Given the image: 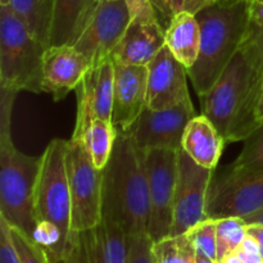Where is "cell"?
I'll list each match as a JSON object with an SVG mask.
<instances>
[{
	"instance_id": "cell-39",
	"label": "cell",
	"mask_w": 263,
	"mask_h": 263,
	"mask_svg": "<svg viewBox=\"0 0 263 263\" xmlns=\"http://www.w3.org/2000/svg\"><path fill=\"white\" fill-rule=\"evenodd\" d=\"M257 120H258V123H259V125H261V123H263V90H262L261 100H259L258 112H257Z\"/></svg>"
},
{
	"instance_id": "cell-1",
	"label": "cell",
	"mask_w": 263,
	"mask_h": 263,
	"mask_svg": "<svg viewBox=\"0 0 263 263\" xmlns=\"http://www.w3.org/2000/svg\"><path fill=\"white\" fill-rule=\"evenodd\" d=\"M262 90L263 57L251 30L215 85L199 95L200 110L226 144L244 141L259 126L257 112Z\"/></svg>"
},
{
	"instance_id": "cell-25",
	"label": "cell",
	"mask_w": 263,
	"mask_h": 263,
	"mask_svg": "<svg viewBox=\"0 0 263 263\" xmlns=\"http://www.w3.org/2000/svg\"><path fill=\"white\" fill-rule=\"evenodd\" d=\"M217 225V261L235 253L247 238V225L243 218L225 217L216 220Z\"/></svg>"
},
{
	"instance_id": "cell-27",
	"label": "cell",
	"mask_w": 263,
	"mask_h": 263,
	"mask_svg": "<svg viewBox=\"0 0 263 263\" xmlns=\"http://www.w3.org/2000/svg\"><path fill=\"white\" fill-rule=\"evenodd\" d=\"M10 235L20 256L21 263H53L49 252L25 231L10 226Z\"/></svg>"
},
{
	"instance_id": "cell-12",
	"label": "cell",
	"mask_w": 263,
	"mask_h": 263,
	"mask_svg": "<svg viewBox=\"0 0 263 263\" xmlns=\"http://www.w3.org/2000/svg\"><path fill=\"white\" fill-rule=\"evenodd\" d=\"M131 21L125 0H99L91 21L74 46L92 66L112 58Z\"/></svg>"
},
{
	"instance_id": "cell-3",
	"label": "cell",
	"mask_w": 263,
	"mask_h": 263,
	"mask_svg": "<svg viewBox=\"0 0 263 263\" xmlns=\"http://www.w3.org/2000/svg\"><path fill=\"white\" fill-rule=\"evenodd\" d=\"M17 92L0 89V216L35 238V192L41 156L18 151L12 139V109Z\"/></svg>"
},
{
	"instance_id": "cell-37",
	"label": "cell",
	"mask_w": 263,
	"mask_h": 263,
	"mask_svg": "<svg viewBox=\"0 0 263 263\" xmlns=\"http://www.w3.org/2000/svg\"><path fill=\"white\" fill-rule=\"evenodd\" d=\"M243 220L247 225H252V223H258V225H263V210L258 211L257 213H253V215L248 216V217H244Z\"/></svg>"
},
{
	"instance_id": "cell-15",
	"label": "cell",
	"mask_w": 263,
	"mask_h": 263,
	"mask_svg": "<svg viewBox=\"0 0 263 263\" xmlns=\"http://www.w3.org/2000/svg\"><path fill=\"white\" fill-rule=\"evenodd\" d=\"M112 123L118 133H125L135 123L146 107L148 66L128 64L113 59Z\"/></svg>"
},
{
	"instance_id": "cell-7",
	"label": "cell",
	"mask_w": 263,
	"mask_h": 263,
	"mask_svg": "<svg viewBox=\"0 0 263 263\" xmlns=\"http://www.w3.org/2000/svg\"><path fill=\"white\" fill-rule=\"evenodd\" d=\"M263 210V168L233 164L213 174L207 198V217L244 218Z\"/></svg>"
},
{
	"instance_id": "cell-17",
	"label": "cell",
	"mask_w": 263,
	"mask_h": 263,
	"mask_svg": "<svg viewBox=\"0 0 263 263\" xmlns=\"http://www.w3.org/2000/svg\"><path fill=\"white\" fill-rule=\"evenodd\" d=\"M92 67L74 45H50L45 49L43 64V92L55 102L64 99L81 84Z\"/></svg>"
},
{
	"instance_id": "cell-4",
	"label": "cell",
	"mask_w": 263,
	"mask_h": 263,
	"mask_svg": "<svg viewBox=\"0 0 263 263\" xmlns=\"http://www.w3.org/2000/svg\"><path fill=\"white\" fill-rule=\"evenodd\" d=\"M67 140L53 139L41 154V167L35 192L37 229L33 240L61 259L73 247L72 203L66 164Z\"/></svg>"
},
{
	"instance_id": "cell-23",
	"label": "cell",
	"mask_w": 263,
	"mask_h": 263,
	"mask_svg": "<svg viewBox=\"0 0 263 263\" xmlns=\"http://www.w3.org/2000/svg\"><path fill=\"white\" fill-rule=\"evenodd\" d=\"M117 130L112 121L95 118L90 122L82 135L81 141L86 146L92 162L98 170H104L112 156Z\"/></svg>"
},
{
	"instance_id": "cell-21",
	"label": "cell",
	"mask_w": 263,
	"mask_h": 263,
	"mask_svg": "<svg viewBox=\"0 0 263 263\" xmlns=\"http://www.w3.org/2000/svg\"><path fill=\"white\" fill-rule=\"evenodd\" d=\"M166 46L186 69L197 62L200 48V27L197 17L181 12L174 14L166 27Z\"/></svg>"
},
{
	"instance_id": "cell-42",
	"label": "cell",
	"mask_w": 263,
	"mask_h": 263,
	"mask_svg": "<svg viewBox=\"0 0 263 263\" xmlns=\"http://www.w3.org/2000/svg\"><path fill=\"white\" fill-rule=\"evenodd\" d=\"M9 3V0H0V4H8Z\"/></svg>"
},
{
	"instance_id": "cell-33",
	"label": "cell",
	"mask_w": 263,
	"mask_h": 263,
	"mask_svg": "<svg viewBox=\"0 0 263 263\" xmlns=\"http://www.w3.org/2000/svg\"><path fill=\"white\" fill-rule=\"evenodd\" d=\"M249 21L253 30H263V0H247Z\"/></svg>"
},
{
	"instance_id": "cell-29",
	"label": "cell",
	"mask_w": 263,
	"mask_h": 263,
	"mask_svg": "<svg viewBox=\"0 0 263 263\" xmlns=\"http://www.w3.org/2000/svg\"><path fill=\"white\" fill-rule=\"evenodd\" d=\"M153 246L154 241L148 233L128 236L127 263H156Z\"/></svg>"
},
{
	"instance_id": "cell-13",
	"label": "cell",
	"mask_w": 263,
	"mask_h": 263,
	"mask_svg": "<svg viewBox=\"0 0 263 263\" xmlns=\"http://www.w3.org/2000/svg\"><path fill=\"white\" fill-rule=\"evenodd\" d=\"M130 14L127 30L113 51L112 58L123 63L148 66L166 46V28L159 22L151 2L134 7Z\"/></svg>"
},
{
	"instance_id": "cell-34",
	"label": "cell",
	"mask_w": 263,
	"mask_h": 263,
	"mask_svg": "<svg viewBox=\"0 0 263 263\" xmlns=\"http://www.w3.org/2000/svg\"><path fill=\"white\" fill-rule=\"evenodd\" d=\"M152 4H153L154 9H156L157 17H158L159 22L162 23L164 28L168 26L170 21L174 17V13H172L171 8H170L168 0H151Z\"/></svg>"
},
{
	"instance_id": "cell-14",
	"label": "cell",
	"mask_w": 263,
	"mask_h": 263,
	"mask_svg": "<svg viewBox=\"0 0 263 263\" xmlns=\"http://www.w3.org/2000/svg\"><path fill=\"white\" fill-rule=\"evenodd\" d=\"M115 63L108 58L90 68L76 87V125L71 138L81 140L85 130L95 118L112 121Z\"/></svg>"
},
{
	"instance_id": "cell-28",
	"label": "cell",
	"mask_w": 263,
	"mask_h": 263,
	"mask_svg": "<svg viewBox=\"0 0 263 263\" xmlns=\"http://www.w3.org/2000/svg\"><path fill=\"white\" fill-rule=\"evenodd\" d=\"M231 164L236 168H263V123L244 140L240 154Z\"/></svg>"
},
{
	"instance_id": "cell-20",
	"label": "cell",
	"mask_w": 263,
	"mask_h": 263,
	"mask_svg": "<svg viewBox=\"0 0 263 263\" xmlns=\"http://www.w3.org/2000/svg\"><path fill=\"white\" fill-rule=\"evenodd\" d=\"M225 140L205 116H195L185 128L182 151L205 168L216 170Z\"/></svg>"
},
{
	"instance_id": "cell-40",
	"label": "cell",
	"mask_w": 263,
	"mask_h": 263,
	"mask_svg": "<svg viewBox=\"0 0 263 263\" xmlns=\"http://www.w3.org/2000/svg\"><path fill=\"white\" fill-rule=\"evenodd\" d=\"M197 263H217L215 259H211L210 257H205L203 254L197 253Z\"/></svg>"
},
{
	"instance_id": "cell-6",
	"label": "cell",
	"mask_w": 263,
	"mask_h": 263,
	"mask_svg": "<svg viewBox=\"0 0 263 263\" xmlns=\"http://www.w3.org/2000/svg\"><path fill=\"white\" fill-rule=\"evenodd\" d=\"M44 46L8 4H0V89L43 92Z\"/></svg>"
},
{
	"instance_id": "cell-43",
	"label": "cell",
	"mask_w": 263,
	"mask_h": 263,
	"mask_svg": "<svg viewBox=\"0 0 263 263\" xmlns=\"http://www.w3.org/2000/svg\"><path fill=\"white\" fill-rule=\"evenodd\" d=\"M217 263H222V262H217Z\"/></svg>"
},
{
	"instance_id": "cell-31",
	"label": "cell",
	"mask_w": 263,
	"mask_h": 263,
	"mask_svg": "<svg viewBox=\"0 0 263 263\" xmlns=\"http://www.w3.org/2000/svg\"><path fill=\"white\" fill-rule=\"evenodd\" d=\"M168 3L174 14L186 12L195 15L204 8L216 4L217 0H168Z\"/></svg>"
},
{
	"instance_id": "cell-18",
	"label": "cell",
	"mask_w": 263,
	"mask_h": 263,
	"mask_svg": "<svg viewBox=\"0 0 263 263\" xmlns=\"http://www.w3.org/2000/svg\"><path fill=\"white\" fill-rule=\"evenodd\" d=\"M73 251L82 263H127L128 236L121 226L103 218L97 226L74 233Z\"/></svg>"
},
{
	"instance_id": "cell-5",
	"label": "cell",
	"mask_w": 263,
	"mask_h": 263,
	"mask_svg": "<svg viewBox=\"0 0 263 263\" xmlns=\"http://www.w3.org/2000/svg\"><path fill=\"white\" fill-rule=\"evenodd\" d=\"M200 27V48L197 62L187 76L198 95L215 85L231 59L251 33L247 0L216 4L195 14Z\"/></svg>"
},
{
	"instance_id": "cell-10",
	"label": "cell",
	"mask_w": 263,
	"mask_h": 263,
	"mask_svg": "<svg viewBox=\"0 0 263 263\" xmlns=\"http://www.w3.org/2000/svg\"><path fill=\"white\" fill-rule=\"evenodd\" d=\"M215 170L200 166L184 151L179 152L174 218L170 236L186 234L207 220V198Z\"/></svg>"
},
{
	"instance_id": "cell-24",
	"label": "cell",
	"mask_w": 263,
	"mask_h": 263,
	"mask_svg": "<svg viewBox=\"0 0 263 263\" xmlns=\"http://www.w3.org/2000/svg\"><path fill=\"white\" fill-rule=\"evenodd\" d=\"M153 252L156 263H197V249L187 234L156 241Z\"/></svg>"
},
{
	"instance_id": "cell-8",
	"label": "cell",
	"mask_w": 263,
	"mask_h": 263,
	"mask_svg": "<svg viewBox=\"0 0 263 263\" xmlns=\"http://www.w3.org/2000/svg\"><path fill=\"white\" fill-rule=\"evenodd\" d=\"M67 175L72 203V230H87L102 220L103 170H98L81 140H67Z\"/></svg>"
},
{
	"instance_id": "cell-35",
	"label": "cell",
	"mask_w": 263,
	"mask_h": 263,
	"mask_svg": "<svg viewBox=\"0 0 263 263\" xmlns=\"http://www.w3.org/2000/svg\"><path fill=\"white\" fill-rule=\"evenodd\" d=\"M247 235L252 236V238L256 240V243H257V246H258L259 252H261V256L263 258V225H258V223L247 225Z\"/></svg>"
},
{
	"instance_id": "cell-19",
	"label": "cell",
	"mask_w": 263,
	"mask_h": 263,
	"mask_svg": "<svg viewBox=\"0 0 263 263\" xmlns=\"http://www.w3.org/2000/svg\"><path fill=\"white\" fill-rule=\"evenodd\" d=\"M98 3L99 0H54L50 45H74L91 21Z\"/></svg>"
},
{
	"instance_id": "cell-11",
	"label": "cell",
	"mask_w": 263,
	"mask_h": 263,
	"mask_svg": "<svg viewBox=\"0 0 263 263\" xmlns=\"http://www.w3.org/2000/svg\"><path fill=\"white\" fill-rule=\"evenodd\" d=\"M195 117L192 100L166 109L154 110L145 107L127 133L140 151L171 149L181 151L182 136L190 121Z\"/></svg>"
},
{
	"instance_id": "cell-36",
	"label": "cell",
	"mask_w": 263,
	"mask_h": 263,
	"mask_svg": "<svg viewBox=\"0 0 263 263\" xmlns=\"http://www.w3.org/2000/svg\"><path fill=\"white\" fill-rule=\"evenodd\" d=\"M51 262L53 263H82L79 259V257H77L76 252L73 251V248H72L71 252H69V253H67L63 258H61V259L51 258Z\"/></svg>"
},
{
	"instance_id": "cell-26",
	"label": "cell",
	"mask_w": 263,
	"mask_h": 263,
	"mask_svg": "<svg viewBox=\"0 0 263 263\" xmlns=\"http://www.w3.org/2000/svg\"><path fill=\"white\" fill-rule=\"evenodd\" d=\"M197 253L217 261V225L216 220L207 218L187 231Z\"/></svg>"
},
{
	"instance_id": "cell-16",
	"label": "cell",
	"mask_w": 263,
	"mask_h": 263,
	"mask_svg": "<svg viewBox=\"0 0 263 263\" xmlns=\"http://www.w3.org/2000/svg\"><path fill=\"white\" fill-rule=\"evenodd\" d=\"M187 77L186 67L163 46L148 64L146 107L161 110L190 99Z\"/></svg>"
},
{
	"instance_id": "cell-9",
	"label": "cell",
	"mask_w": 263,
	"mask_h": 263,
	"mask_svg": "<svg viewBox=\"0 0 263 263\" xmlns=\"http://www.w3.org/2000/svg\"><path fill=\"white\" fill-rule=\"evenodd\" d=\"M179 152L171 149L143 152L151 200L148 234L154 243L171 234Z\"/></svg>"
},
{
	"instance_id": "cell-22",
	"label": "cell",
	"mask_w": 263,
	"mask_h": 263,
	"mask_svg": "<svg viewBox=\"0 0 263 263\" xmlns=\"http://www.w3.org/2000/svg\"><path fill=\"white\" fill-rule=\"evenodd\" d=\"M8 5L33 37L48 48L50 45L54 0H9Z\"/></svg>"
},
{
	"instance_id": "cell-30",
	"label": "cell",
	"mask_w": 263,
	"mask_h": 263,
	"mask_svg": "<svg viewBox=\"0 0 263 263\" xmlns=\"http://www.w3.org/2000/svg\"><path fill=\"white\" fill-rule=\"evenodd\" d=\"M0 263H21L10 235V225L0 216Z\"/></svg>"
},
{
	"instance_id": "cell-41",
	"label": "cell",
	"mask_w": 263,
	"mask_h": 263,
	"mask_svg": "<svg viewBox=\"0 0 263 263\" xmlns=\"http://www.w3.org/2000/svg\"><path fill=\"white\" fill-rule=\"evenodd\" d=\"M236 2H239V0H217V3H220V4H233Z\"/></svg>"
},
{
	"instance_id": "cell-2",
	"label": "cell",
	"mask_w": 263,
	"mask_h": 263,
	"mask_svg": "<svg viewBox=\"0 0 263 263\" xmlns=\"http://www.w3.org/2000/svg\"><path fill=\"white\" fill-rule=\"evenodd\" d=\"M102 217L121 226L127 236L148 233L151 200L144 153L127 133L117 131L103 170Z\"/></svg>"
},
{
	"instance_id": "cell-38",
	"label": "cell",
	"mask_w": 263,
	"mask_h": 263,
	"mask_svg": "<svg viewBox=\"0 0 263 263\" xmlns=\"http://www.w3.org/2000/svg\"><path fill=\"white\" fill-rule=\"evenodd\" d=\"M253 30V28H252ZM253 35H254V40H256L257 45H258L259 50H261L262 57H263V30H253Z\"/></svg>"
},
{
	"instance_id": "cell-32",
	"label": "cell",
	"mask_w": 263,
	"mask_h": 263,
	"mask_svg": "<svg viewBox=\"0 0 263 263\" xmlns=\"http://www.w3.org/2000/svg\"><path fill=\"white\" fill-rule=\"evenodd\" d=\"M235 253L238 254V257L243 263H263L258 246H257L256 240L249 235H247L241 247Z\"/></svg>"
}]
</instances>
